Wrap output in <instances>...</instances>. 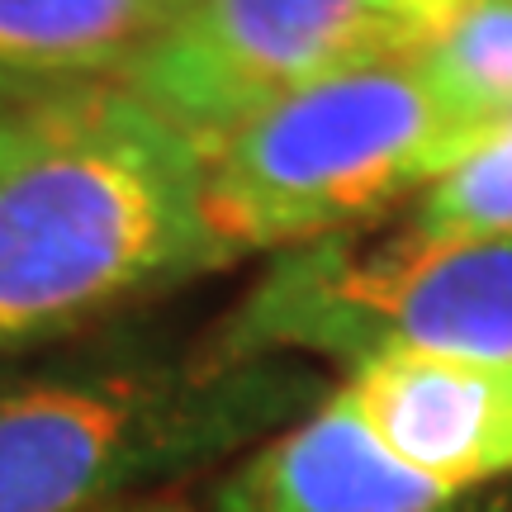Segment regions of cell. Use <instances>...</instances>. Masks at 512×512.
I'll return each mask as SVG.
<instances>
[{"label": "cell", "mask_w": 512, "mask_h": 512, "mask_svg": "<svg viewBox=\"0 0 512 512\" xmlns=\"http://www.w3.org/2000/svg\"><path fill=\"white\" fill-rule=\"evenodd\" d=\"M437 484L384 451L342 389L256 441L214 484L204 512H437Z\"/></svg>", "instance_id": "7"}, {"label": "cell", "mask_w": 512, "mask_h": 512, "mask_svg": "<svg viewBox=\"0 0 512 512\" xmlns=\"http://www.w3.org/2000/svg\"><path fill=\"white\" fill-rule=\"evenodd\" d=\"M484 133L418 57L323 76L204 147L209 219L238 261L366 233L389 209H408Z\"/></svg>", "instance_id": "3"}, {"label": "cell", "mask_w": 512, "mask_h": 512, "mask_svg": "<svg viewBox=\"0 0 512 512\" xmlns=\"http://www.w3.org/2000/svg\"><path fill=\"white\" fill-rule=\"evenodd\" d=\"M403 233L422 242L512 238V119L489 128L403 209Z\"/></svg>", "instance_id": "9"}, {"label": "cell", "mask_w": 512, "mask_h": 512, "mask_svg": "<svg viewBox=\"0 0 512 512\" xmlns=\"http://www.w3.org/2000/svg\"><path fill=\"white\" fill-rule=\"evenodd\" d=\"M233 261L204 200V147L185 128L119 81L29 105L0 176V351Z\"/></svg>", "instance_id": "1"}, {"label": "cell", "mask_w": 512, "mask_h": 512, "mask_svg": "<svg viewBox=\"0 0 512 512\" xmlns=\"http://www.w3.org/2000/svg\"><path fill=\"white\" fill-rule=\"evenodd\" d=\"M418 62L470 124L512 119V0H465Z\"/></svg>", "instance_id": "10"}, {"label": "cell", "mask_w": 512, "mask_h": 512, "mask_svg": "<svg viewBox=\"0 0 512 512\" xmlns=\"http://www.w3.org/2000/svg\"><path fill=\"white\" fill-rule=\"evenodd\" d=\"M181 0H0V105L124 81Z\"/></svg>", "instance_id": "8"}, {"label": "cell", "mask_w": 512, "mask_h": 512, "mask_svg": "<svg viewBox=\"0 0 512 512\" xmlns=\"http://www.w3.org/2000/svg\"><path fill=\"white\" fill-rule=\"evenodd\" d=\"M24 119H29V105H0V176L10 171L19 143H24Z\"/></svg>", "instance_id": "11"}, {"label": "cell", "mask_w": 512, "mask_h": 512, "mask_svg": "<svg viewBox=\"0 0 512 512\" xmlns=\"http://www.w3.org/2000/svg\"><path fill=\"white\" fill-rule=\"evenodd\" d=\"M299 356H110L0 389V512H105L242 456L323 399Z\"/></svg>", "instance_id": "2"}, {"label": "cell", "mask_w": 512, "mask_h": 512, "mask_svg": "<svg viewBox=\"0 0 512 512\" xmlns=\"http://www.w3.org/2000/svg\"><path fill=\"white\" fill-rule=\"evenodd\" d=\"M465 0H181L119 81L200 147L275 95L427 53Z\"/></svg>", "instance_id": "5"}, {"label": "cell", "mask_w": 512, "mask_h": 512, "mask_svg": "<svg viewBox=\"0 0 512 512\" xmlns=\"http://www.w3.org/2000/svg\"><path fill=\"white\" fill-rule=\"evenodd\" d=\"M105 512H204L195 503H181V498H166V494H143V498H124Z\"/></svg>", "instance_id": "13"}, {"label": "cell", "mask_w": 512, "mask_h": 512, "mask_svg": "<svg viewBox=\"0 0 512 512\" xmlns=\"http://www.w3.org/2000/svg\"><path fill=\"white\" fill-rule=\"evenodd\" d=\"M209 347L342 370L380 351L512 366V238L422 242L394 223L280 252Z\"/></svg>", "instance_id": "4"}, {"label": "cell", "mask_w": 512, "mask_h": 512, "mask_svg": "<svg viewBox=\"0 0 512 512\" xmlns=\"http://www.w3.org/2000/svg\"><path fill=\"white\" fill-rule=\"evenodd\" d=\"M337 389L384 451L441 494L512 484V366L380 351Z\"/></svg>", "instance_id": "6"}, {"label": "cell", "mask_w": 512, "mask_h": 512, "mask_svg": "<svg viewBox=\"0 0 512 512\" xmlns=\"http://www.w3.org/2000/svg\"><path fill=\"white\" fill-rule=\"evenodd\" d=\"M437 512H512V484H494V489H475V494L451 498Z\"/></svg>", "instance_id": "12"}]
</instances>
